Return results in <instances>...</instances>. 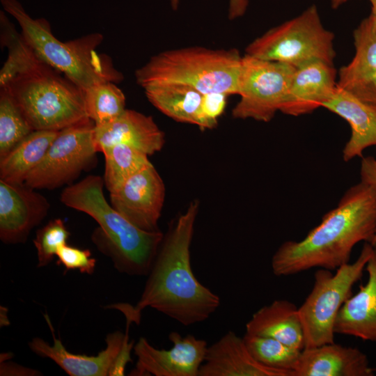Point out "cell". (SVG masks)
Segmentation results:
<instances>
[{
	"mask_svg": "<svg viewBox=\"0 0 376 376\" xmlns=\"http://www.w3.org/2000/svg\"><path fill=\"white\" fill-rule=\"evenodd\" d=\"M198 203L191 202L169 227L160 244L143 292L134 306L118 304L127 321L139 323L141 312L155 309L185 326L208 319L220 305L219 297L196 278L190 246Z\"/></svg>",
	"mask_w": 376,
	"mask_h": 376,
	"instance_id": "obj_1",
	"label": "cell"
},
{
	"mask_svg": "<svg viewBox=\"0 0 376 376\" xmlns=\"http://www.w3.org/2000/svg\"><path fill=\"white\" fill-rule=\"evenodd\" d=\"M8 56L0 72V88L13 96L33 130H55L86 115L83 90L40 59L13 24L1 29Z\"/></svg>",
	"mask_w": 376,
	"mask_h": 376,
	"instance_id": "obj_2",
	"label": "cell"
},
{
	"mask_svg": "<svg viewBox=\"0 0 376 376\" xmlns=\"http://www.w3.org/2000/svg\"><path fill=\"white\" fill-rule=\"evenodd\" d=\"M375 233L376 198L360 181L345 192L304 238L286 241L278 248L272 258V272L286 276L313 268L336 270L350 262L358 243H370Z\"/></svg>",
	"mask_w": 376,
	"mask_h": 376,
	"instance_id": "obj_3",
	"label": "cell"
},
{
	"mask_svg": "<svg viewBox=\"0 0 376 376\" xmlns=\"http://www.w3.org/2000/svg\"><path fill=\"white\" fill-rule=\"evenodd\" d=\"M103 178L90 175L68 185L61 194L67 207L84 212L99 225L92 234L97 248L109 256L114 267L130 276H146L164 234L149 232L132 224L107 201Z\"/></svg>",
	"mask_w": 376,
	"mask_h": 376,
	"instance_id": "obj_4",
	"label": "cell"
},
{
	"mask_svg": "<svg viewBox=\"0 0 376 376\" xmlns=\"http://www.w3.org/2000/svg\"><path fill=\"white\" fill-rule=\"evenodd\" d=\"M4 10L12 15L22 30V35L36 56L63 74L83 91L97 84L123 79L110 57L97 52L104 37L93 33L63 42L52 33L44 18H32L17 0H1Z\"/></svg>",
	"mask_w": 376,
	"mask_h": 376,
	"instance_id": "obj_5",
	"label": "cell"
},
{
	"mask_svg": "<svg viewBox=\"0 0 376 376\" xmlns=\"http://www.w3.org/2000/svg\"><path fill=\"white\" fill-rule=\"evenodd\" d=\"M242 56L236 49L190 47L159 53L135 72L143 89L162 84L192 87L203 94H238Z\"/></svg>",
	"mask_w": 376,
	"mask_h": 376,
	"instance_id": "obj_6",
	"label": "cell"
},
{
	"mask_svg": "<svg viewBox=\"0 0 376 376\" xmlns=\"http://www.w3.org/2000/svg\"><path fill=\"white\" fill-rule=\"evenodd\" d=\"M334 34L323 26L318 8L309 6L296 17L272 28L246 48L251 56L295 68L322 61L334 65Z\"/></svg>",
	"mask_w": 376,
	"mask_h": 376,
	"instance_id": "obj_7",
	"label": "cell"
},
{
	"mask_svg": "<svg viewBox=\"0 0 376 376\" xmlns=\"http://www.w3.org/2000/svg\"><path fill=\"white\" fill-rule=\"evenodd\" d=\"M373 246L365 242L360 254L352 263L331 270L318 268L314 274L313 288L298 308L301 322L304 348L334 342V324L338 312L352 295V288L362 277Z\"/></svg>",
	"mask_w": 376,
	"mask_h": 376,
	"instance_id": "obj_8",
	"label": "cell"
},
{
	"mask_svg": "<svg viewBox=\"0 0 376 376\" xmlns=\"http://www.w3.org/2000/svg\"><path fill=\"white\" fill-rule=\"evenodd\" d=\"M94 128V122L88 118L59 130L24 184L35 189H54L72 184L83 171L95 166Z\"/></svg>",
	"mask_w": 376,
	"mask_h": 376,
	"instance_id": "obj_9",
	"label": "cell"
},
{
	"mask_svg": "<svg viewBox=\"0 0 376 376\" xmlns=\"http://www.w3.org/2000/svg\"><path fill=\"white\" fill-rule=\"evenodd\" d=\"M295 68L280 62L242 56L238 94L232 110L237 119L270 121L281 110Z\"/></svg>",
	"mask_w": 376,
	"mask_h": 376,
	"instance_id": "obj_10",
	"label": "cell"
},
{
	"mask_svg": "<svg viewBox=\"0 0 376 376\" xmlns=\"http://www.w3.org/2000/svg\"><path fill=\"white\" fill-rule=\"evenodd\" d=\"M45 318L54 341L49 344L41 338H33L29 347L36 354L52 359L70 376L124 375L127 363L132 361L131 351L134 346V342L129 340V322H127L125 333L116 331L108 334L105 339L106 348L96 356H87L67 350L61 340L56 338L48 315L45 314Z\"/></svg>",
	"mask_w": 376,
	"mask_h": 376,
	"instance_id": "obj_11",
	"label": "cell"
},
{
	"mask_svg": "<svg viewBox=\"0 0 376 376\" xmlns=\"http://www.w3.org/2000/svg\"><path fill=\"white\" fill-rule=\"evenodd\" d=\"M169 338L172 348L159 350L141 337L134 346L137 361L130 375L198 376L208 347L206 341L190 334L183 337L176 331L171 332Z\"/></svg>",
	"mask_w": 376,
	"mask_h": 376,
	"instance_id": "obj_12",
	"label": "cell"
},
{
	"mask_svg": "<svg viewBox=\"0 0 376 376\" xmlns=\"http://www.w3.org/2000/svg\"><path fill=\"white\" fill-rule=\"evenodd\" d=\"M112 207L139 228L159 231L158 221L165 198V185L151 164L109 194Z\"/></svg>",
	"mask_w": 376,
	"mask_h": 376,
	"instance_id": "obj_13",
	"label": "cell"
},
{
	"mask_svg": "<svg viewBox=\"0 0 376 376\" xmlns=\"http://www.w3.org/2000/svg\"><path fill=\"white\" fill-rule=\"evenodd\" d=\"M47 198L24 184L0 180V239L7 244L26 241L31 230L47 217Z\"/></svg>",
	"mask_w": 376,
	"mask_h": 376,
	"instance_id": "obj_14",
	"label": "cell"
},
{
	"mask_svg": "<svg viewBox=\"0 0 376 376\" xmlns=\"http://www.w3.org/2000/svg\"><path fill=\"white\" fill-rule=\"evenodd\" d=\"M355 52L338 71L337 85L376 112V23L369 15L354 31Z\"/></svg>",
	"mask_w": 376,
	"mask_h": 376,
	"instance_id": "obj_15",
	"label": "cell"
},
{
	"mask_svg": "<svg viewBox=\"0 0 376 376\" xmlns=\"http://www.w3.org/2000/svg\"><path fill=\"white\" fill-rule=\"evenodd\" d=\"M334 65L315 61L296 68L280 111L299 116L322 107L337 86Z\"/></svg>",
	"mask_w": 376,
	"mask_h": 376,
	"instance_id": "obj_16",
	"label": "cell"
},
{
	"mask_svg": "<svg viewBox=\"0 0 376 376\" xmlns=\"http://www.w3.org/2000/svg\"><path fill=\"white\" fill-rule=\"evenodd\" d=\"M94 143L97 152L116 144H125L149 156L163 148L165 134L151 116L126 109L113 120L95 125Z\"/></svg>",
	"mask_w": 376,
	"mask_h": 376,
	"instance_id": "obj_17",
	"label": "cell"
},
{
	"mask_svg": "<svg viewBox=\"0 0 376 376\" xmlns=\"http://www.w3.org/2000/svg\"><path fill=\"white\" fill-rule=\"evenodd\" d=\"M198 376H292L266 366L251 354L243 338L228 331L207 347Z\"/></svg>",
	"mask_w": 376,
	"mask_h": 376,
	"instance_id": "obj_18",
	"label": "cell"
},
{
	"mask_svg": "<svg viewBox=\"0 0 376 376\" xmlns=\"http://www.w3.org/2000/svg\"><path fill=\"white\" fill-rule=\"evenodd\" d=\"M368 356L357 347L334 343L304 348L293 376H373Z\"/></svg>",
	"mask_w": 376,
	"mask_h": 376,
	"instance_id": "obj_19",
	"label": "cell"
},
{
	"mask_svg": "<svg viewBox=\"0 0 376 376\" xmlns=\"http://www.w3.org/2000/svg\"><path fill=\"white\" fill-rule=\"evenodd\" d=\"M365 271L368 279L340 309L334 332L376 344V248L373 247Z\"/></svg>",
	"mask_w": 376,
	"mask_h": 376,
	"instance_id": "obj_20",
	"label": "cell"
},
{
	"mask_svg": "<svg viewBox=\"0 0 376 376\" xmlns=\"http://www.w3.org/2000/svg\"><path fill=\"white\" fill-rule=\"evenodd\" d=\"M322 107L338 115L350 125L351 135L343 149V159L348 162L362 157L363 151L376 146V112L338 85Z\"/></svg>",
	"mask_w": 376,
	"mask_h": 376,
	"instance_id": "obj_21",
	"label": "cell"
},
{
	"mask_svg": "<svg viewBox=\"0 0 376 376\" xmlns=\"http://www.w3.org/2000/svg\"><path fill=\"white\" fill-rule=\"evenodd\" d=\"M298 308L286 299L274 300L253 314L246 324V333L272 338L302 350L304 336Z\"/></svg>",
	"mask_w": 376,
	"mask_h": 376,
	"instance_id": "obj_22",
	"label": "cell"
},
{
	"mask_svg": "<svg viewBox=\"0 0 376 376\" xmlns=\"http://www.w3.org/2000/svg\"><path fill=\"white\" fill-rule=\"evenodd\" d=\"M148 101L173 120L207 129L202 116L203 93L196 89L179 84H162L144 88Z\"/></svg>",
	"mask_w": 376,
	"mask_h": 376,
	"instance_id": "obj_23",
	"label": "cell"
},
{
	"mask_svg": "<svg viewBox=\"0 0 376 376\" xmlns=\"http://www.w3.org/2000/svg\"><path fill=\"white\" fill-rule=\"evenodd\" d=\"M58 131L34 130L0 158V180L24 184L41 162Z\"/></svg>",
	"mask_w": 376,
	"mask_h": 376,
	"instance_id": "obj_24",
	"label": "cell"
},
{
	"mask_svg": "<svg viewBox=\"0 0 376 376\" xmlns=\"http://www.w3.org/2000/svg\"><path fill=\"white\" fill-rule=\"evenodd\" d=\"M104 186L109 194L116 191L131 177L151 165L148 155L125 144L104 149Z\"/></svg>",
	"mask_w": 376,
	"mask_h": 376,
	"instance_id": "obj_25",
	"label": "cell"
},
{
	"mask_svg": "<svg viewBox=\"0 0 376 376\" xmlns=\"http://www.w3.org/2000/svg\"><path fill=\"white\" fill-rule=\"evenodd\" d=\"M83 93L86 115L95 125L113 120L126 109L125 96L113 82L97 84Z\"/></svg>",
	"mask_w": 376,
	"mask_h": 376,
	"instance_id": "obj_26",
	"label": "cell"
},
{
	"mask_svg": "<svg viewBox=\"0 0 376 376\" xmlns=\"http://www.w3.org/2000/svg\"><path fill=\"white\" fill-rule=\"evenodd\" d=\"M243 338L258 361L272 368L290 371L293 376L301 350L272 338L246 333Z\"/></svg>",
	"mask_w": 376,
	"mask_h": 376,
	"instance_id": "obj_27",
	"label": "cell"
},
{
	"mask_svg": "<svg viewBox=\"0 0 376 376\" xmlns=\"http://www.w3.org/2000/svg\"><path fill=\"white\" fill-rule=\"evenodd\" d=\"M0 158L31 133L22 111L5 88H0Z\"/></svg>",
	"mask_w": 376,
	"mask_h": 376,
	"instance_id": "obj_28",
	"label": "cell"
},
{
	"mask_svg": "<svg viewBox=\"0 0 376 376\" xmlns=\"http://www.w3.org/2000/svg\"><path fill=\"white\" fill-rule=\"evenodd\" d=\"M70 235L65 222L60 218L50 220L46 225L38 229L33 240L37 251L38 267L49 265L58 249L67 244Z\"/></svg>",
	"mask_w": 376,
	"mask_h": 376,
	"instance_id": "obj_29",
	"label": "cell"
},
{
	"mask_svg": "<svg viewBox=\"0 0 376 376\" xmlns=\"http://www.w3.org/2000/svg\"><path fill=\"white\" fill-rule=\"evenodd\" d=\"M56 264L63 265L66 270L77 269L83 274H92L95 268L96 260L91 257L89 249H81L69 246H61L56 256Z\"/></svg>",
	"mask_w": 376,
	"mask_h": 376,
	"instance_id": "obj_30",
	"label": "cell"
},
{
	"mask_svg": "<svg viewBox=\"0 0 376 376\" xmlns=\"http://www.w3.org/2000/svg\"><path fill=\"white\" fill-rule=\"evenodd\" d=\"M228 96L219 92L203 94L201 109L207 129L217 126V120L226 108Z\"/></svg>",
	"mask_w": 376,
	"mask_h": 376,
	"instance_id": "obj_31",
	"label": "cell"
},
{
	"mask_svg": "<svg viewBox=\"0 0 376 376\" xmlns=\"http://www.w3.org/2000/svg\"><path fill=\"white\" fill-rule=\"evenodd\" d=\"M360 178L362 182L372 189L376 198V159L374 157L368 156L362 158L360 165ZM370 244L376 248V233Z\"/></svg>",
	"mask_w": 376,
	"mask_h": 376,
	"instance_id": "obj_32",
	"label": "cell"
},
{
	"mask_svg": "<svg viewBox=\"0 0 376 376\" xmlns=\"http://www.w3.org/2000/svg\"><path fill=\"white\" fill-rule=\"evenodd\" d=\"M171 8L176 10L178 8L180 0H169ZM249 0H229L228 18L235 19L242 16L248 7Z\"/></svg>",
	"mask_w": 376,
	"mask_h": 376,
	"instance_id": "obj_33",
	"label": "cell"
},
{
	"mask_svg": "<svg viewBox=\"0 0 376 376\" xmlns=\"http://www.w3.org/2000/svg\"><path fill=\"white\" fill-rule=\"evenodd\" d=\"M371 4V13L370 16L376 23V0H368Z\"/></svg>",
	"mask_w": 376,
	"mask_h": 376,
	"instance_id": "obj_34",
	"label": "cell"
},
{
	"mask_svg": "<svg viewBox=\"0 0 376 376\" xmlns=\"http://www.w3.org/2000/svg\"><path fill=\"white\" fill-rule=\"evenodd\" d=\"M348 1L349 0H331V7L332 8L336 9Z\"/></svg>",
	"mask_w": 376,
	"mask_h": 376,
	"instance_id": "obj_35",
	"label": "cell"
}]
</instances>
